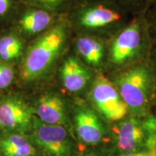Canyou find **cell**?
<instances>
[{
    "instance_id": "8fae6325",
    "label": "cell",
    "mask_w": 156,
    "mask_h": 156,
    "mask_svg": "<svg viewBox=\"0 0 156 156\" xmlns=\"http://www.w3.org/2000/svg\"><path fill=\"white\" fill-rule=\"evenodd\" d=\"M121 19V15L114 9L97 5L83 9L78 17V23L85 29H98L113 24Z\"/></svg>"
},
{
    "instance_id": "9a60e30c",
    "label": "cell",
    "mask_w": 156,
    "mask_h": 156,
    "mask_svg": "<svg viewBox=\"0 0 156 156\" xmlns=\"http://www.w3.org/2000/svg\"><path fill=\"white\" fill-rule=\"evenodd\" d=\"M24 43L17 34H9L0 38V59L4 62L14 61L23 53Z\"/></svg>"
},
{
    "instance_id": "ffe728a7",
    "label": "cell",
    "mask_w": 156,
    "mask_h": 156,
    "mask_svg": "<svg viewBox=\"0 0 156 156\" xmlns=\"http://www.w3.org/2000/svg\"><path fill=\"white\" fill-rule=\"evenodd\" d=\"M83 156H97V155H94V154L90 153V154H86V155H83Z\"/></svg>"
},
{
    "instance_id": "30bf717a",
    "label": "cell",
    "mask_w": 156,
    "mask_h": 156,
    "mask_svg": "<svg viewBox=\"0 0 156 156\" xmlns=\"http://www.w3.org/2000/svg\"><path fill=\"white\" fill-rule=\"evenodd\" d=\"M91 73L77 58L69 56L61 67V77L63 85L70 92H78L86 86Z\"/></svg>"
},
{
    "instance_id": "6da1fadb",
    "label": "cell",
    "mask_w": 156,
    "mask_h": 156,
    "mask_svg": "<svg viewBox=\"0 0 156 156\" xmlns=\"http://www.w3.org/2000/svg\"><path fill=\"white\" fill-rule=\"evenodd\" d=\"M67 26L63 22L52 25L35 41L25 53L21 68L25 81L38 79L51 67L67 41Z\"/></svg>"
},
{
    "instance_id": "7a4b0ae2",
    "label": "cell",
    "mask_w": 156,
    "mask_h": 156,
    "mask_svg": "<svg viewBox=\"0 0 156 156\" xmlns=\"http://www.w3.org/2000/svg\"><path fill=\"white\" fill-rule=\"evenodd\" d=\"M117 90L135 116L147 110L153 86L151 72L145 66H138L122 74L116 80Z\"/></svg>"
},
{
    "instance_id": "44dd1931",
    "label": "cell",
    "mask_w": 156,
    "mask_h": 156,
    "mask_svg": "<svg viewBox=\"0 0 156 156\" xmlns=\"http://www.w3.org/2000/svg\"><path fill=\"white\" fill-rule=\"evenodd\" d=\"M31 156H34V155H31Z\"/></svg>"
},
{
    "instance_id": "9c48e42d",
    "label": "cell",
    "mask_w": 156,
    "mask_h": 156,
    "mask_svg": "<svg viewBox=\"0 0 156 156\" xmlns=\"http://www.w3.org/2000/svg\"><path fill=\"white\" fill-rule=\"evenodd\" d=\"M53 19L51 12L34 7L23 12L17 25L19 30L25 36H40L52 26Z\"/></svg>"
},
{
    "instance_id": "277c9868",
    "label": "cell",
    "mask_w": 156,
    "mask_h": 156,
    "mask_svg": "<svg viewBox=\"0 0 156 156\" xmlns=\"http://www.w3.org/2000/svg\"><path fill=\"white\" fill-rule=\"evenodd\" d=\"M90 97L96 108L108 120H121L127 114L128 106L123 101L119 91L101 74L95 78Z\"/></svg>"
},
{
    "instance_id": "d6986e66",
    "label": "cell",
    "mask_w": 156,
    "mask_h": 156,
    "mask_svg": "<svg viewBox=\"0 0 156 156\" xmlns=\"http://www.w3.org/2000/svg\"><path fill=\"white\" fill-rule=\"evenodd\" d=\"M123 156H156V152L149 153L145 151L132 152V153H126Z\"/></svg>"
},
{
    "instance_id": "8992f818",
    "label": "cell",
    "mask_w": 156,
    "mask_h": 156,
    "mask_svg": "<svg viewBox=\"0 0 156 156\" xmlns=\"http://www.w3.org/2000/svg\"><path fill=\"white\" fill-rule=\"evenodd\" d=\"M142 46L140 25L134 23L128 25L116 37L111 46V58L116 64H122L132 59Z\"/></svg>"
},
{
    "instance_id": "4fadbf2b",
    "label": "cell",
    "mask_w": 156,
    "mask_h": 156,
    "mask_svg": "<svg viewBox=\"0 0 156 156\" xmlns=\"http://www.w3.org/2000/svg\"><path fill=\"white\" fill-rule=\"evenodd\" d=\"M77 52L87 64L98 66L104 54V47L100 40L92 36L80 37L76 41Z\"/></svg>"
},
{
    "instance_id": "ba28073f",
    "label": "cell",
    "mask_w": 156,
    "mask_h": 156,
    "mask_svg": "<svg viewBox=\"0 0 156 156\" xmlns=\"http://www.w3.org/2000/svg\"><path fill=\"white\" fill-rule=\"evenodd\" d=\"M76 132L79 139L87 145H96L103 140L104 129L102 123L92 110L82 108L75 117Z\"/></svg>"
},
{
    "instance_id": "2e32d148",
    "label": "cell",
    "mask_w": 156,
    "mask_h": 156,
    "mask_svg": "<svg viewBox=\"0 0 156 156\" xmlns=\"http://www.w3.org/2000/svg\"><path fill=\"white\" fill-rule=\"evenodd\" d=\"M14 79V71L9 64L0 62V89L9 86Z\"/></svg>"
},
{
    "instance_id": "5bb4252c",
    "label": "cell",
    "mask_w": 156,
    "mask_h": 156,
    "mask_svg": "<svg viewBox=\"0 0 156 156\" xmlns=\"http://www.w3.org/2000/svg\"><path fill=\"white\" fill-rule=\"evenodd\" d=\"M2 149L5 156H31L35 149L26 138L20 134H12L2 142Z\"/></svg>"
},
{
    "instance_id": "3957f363",
    "label": "cell",
    "mask_w": 156,
    "mask_h": 156,
    "mask_svg": "<svg viewBox=\"0 0 156 156\" xmlns=\"http://www.w3.org/2000/svg\"><path fill=\"white\" fill-rule=\"evenodd\" d=\"M114 133L117 147L125 153L156 150V140L150 132L145 119L128 118L114 126Z\"/></svg>"
},
{
    "instance_id": "7c38bea8",
    "label": "cell",
    "mask_w": 156,
    "mask_h": 156,
    "mask_svg": "<svg viewBox=\"0 0 156 156\" xmlns=\"http://www.w3.org/2000/svg\"><path fill=\"white\" fill-rule=\"evenodd\" d=\"M36 112L46 124L62 125L66 123L64 103L57 95L48 93L43 95L37 104Z\"/></svg>"
},
{
    "instance_id": "52a82bcc",
    "label": "cell",
    "mask_w": 156,
    "mask_h": 156,
    "mask_svg": "<svg viewBox=\"0 0 156 156\" xmlns=\"http://www.w3.org/2000/svg\"><path fill=\"white\" fill-rule=\"evenodd\" d=\"M32 114L23 101L14 98L0 103V125L12 130H24L30 126Z\"/></svg>"
},
{
    "instance_id": "5b68a950",
    "label": "cell",
    "mask_w": 156,
    "mask_h": 156,
    "mask_svg": "<svg viewBox=\"0 0 156 156\" xmlns=\"http://www.w3.org/2000/svg\"><path fill=\"white\" fill-rule=\"evenodd\" d=\"M34 139L39 147L52 156H69L71 142L62 125L42 123L35 118Z\"/></svg>"
},
{
    "instance_id": "ac0fdd59",
    "label": "cell",
    "mask_w": 156,
    "mask_h": 156,
    "mask_svg": "<svg viewBox=\"0 0 156 156\" xmlns=\"http://www.w3.org/2000/svg\"><path fill=\"white\" fill-rule=\"evenodd\" d=\"M15 0H0V18L7 16L14 7Z\"/></svg>"
},
{
    "instance_id": "e0dca14e",
    "label": "cell",
    "mask_w": 156,
    "mask_h": 156,
    "mask_svg": "<svg viewBox=\"0 0 156 156\" xmlns=\"http://www.w3.org/2000/svg\"><path fill=\"white\" fill-rule=\"evenodd\" d=\"M34 7L42 8L50 12H54L63 4L66 0H27Z\"/></svg>"
}]
</instances>
